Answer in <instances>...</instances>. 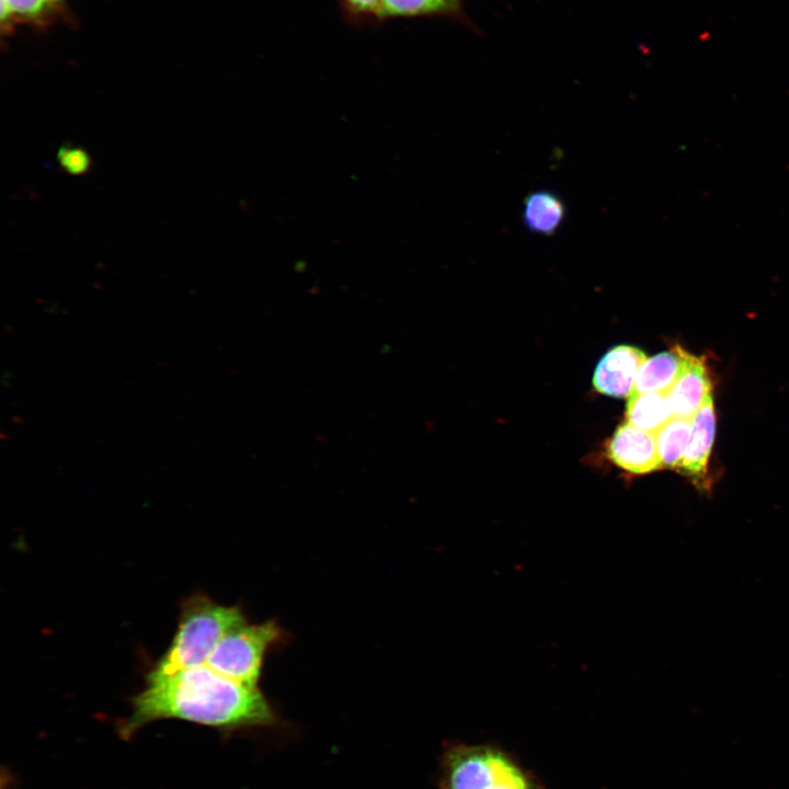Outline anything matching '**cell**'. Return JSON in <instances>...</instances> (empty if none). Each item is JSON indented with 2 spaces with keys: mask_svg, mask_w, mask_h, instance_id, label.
Instances as JSON below:
<instances>
[{
  "mask_svg": "<svg viewBox=\"0 0 789 789\" xmlns=\"http://www.w3.org/2000/svg\"><path fill=\"white\" fill-rule=\"evenodd\" d=\"M163 719L226 732L267 727L277 720L258 687L224 676L207 664L146 677L145 688L132 699V712L119 727V735L132 737L145 725Z\"/></svg>",
  "mask_w": 789,
  "mask_h": 789,
  "instance_id": "6da1fadb",
  "label": "cell"
},
{
  "mask_svg": "<svg viewBox=\"0 0 789 789\" xmlns=\"http://www.w3.org/2000/svg\"><path fill=\"white\" fill-rule=\"evenodd\" d=\"M244 624L247 619L239 606L218 604L202 593L185 598L175 634L146 677L167 676L206 664L222 637Z\"/></svg>",
  "mask_w": 789,
  "mask_h": 789,
  "instance_id": "7a4b0ae2",
  "label": "cell"
},
{
  "mask_svg": "<svg viewBox=\"0 0 789 789\" xmlns=\"http://www.w3.org/2000/svg\"><path fill=\"white\" fill-rule=\"evenodd\" d=\"M437 785L439 789H545L513 753L492 743L444 745Z\"/></svg>",
  "mask_w": 789,
  "mask_h": 789,
  "instance_id": "3957f363",
  "label": "cell"
},
{
  "mask_svg": "<svg viewBox=\"0 0 789 789\" xmlns=\"http://www.w3.org/2000/svg\"><path fill=\"white\" fill-rule=\"evenodd\" d=\"M282 633L274 620L236 627L218 642L206 664L224 676L258 687L264 655Z\"/></svg>",
  "mask_w": 789,
  "mask_h": 789,
  "instance_id": "277c9868",
  "label": "cell"
},
{
  "mask_svg": "<svg viewBox=\"0 0 789 789\" xmlns=\"http://www.w3.org/2000/svg\"><path fill=\"white\" fill-rule=\"evenodd\" d=\"M607 457L619 468L634 474H645L663 468L654 433L639 430L629 423L620 424L606 447Z\"/></svg>",
  "mask_w": 789,
  "mask_h": 789,
  "instance_id": "5b68a950",
  "label": "cell"
},
{
  "mask_svg": "<svg viewBox=\"0 0 789 789\" xmlns=\"http://www.w3.org/2000/svg\"><path fill=\"white\" fill-rule=\"evenodd\" d=\"M645 354L631 345L611 347L598 362L593 375L596 391L615 398L629 397Z\"/></svg>",
  "mask_w": 789,
  "mask_h": 789,
  "instance_id": "8992f818",
  "label": "cell"
},
{
  "mask_svg": "<svg viewBox=\"0 0 789 789\" xmlns=\"http://www.w3.org/2000/svg\"><path fill=\"white\" fill-rule=\"evenodd\" d=\"M716 415L711 395L693 416L689 442L677 470L699 482L707 472L709 455L714 439Z\"/></svg>",
  "mask_w": 789,
  "mask_h": 789,
  "instance_id": "52a82bcc",
  "label": "cell"
},
{
  "mask_svg": "<svg viewBox=\"0 0 789 789\" xmlns=\"http://www.w3.org/2000/svg\"><path fill=\"white\" fill-rule=\"evenodd\" d=\"M710 395L711 381L705 359L689 354L683 371L668 391L674 416L693 419Z\"/></svg>",
  "mask_w": 789,
  "mask_h": 789,
  "instance_id": "ba28073f",
  "label": "cell"
},
{
  "mask_svg": "<svg viewBox=\"0 0 789 789\" xmlns=\"http://www.w3.org/2000/svg\"><path fill=\"white\" fill-rule=\"evenodd\" d=\"M689 354L675 345L670 351L647 358L637 373L629 397L645 392H668L683 371Z\"/></svg>",
  "mask_w": 789,
  "mask_h": 789,
  "instance_id": "9c48e42d",
  "label": "cell"
},
{
  "mask_svg": "<svg viewBox=\"0 0 789 789\" xmlns=\"http://www.w3.org/2000/svg\"><path fill=\"white\" fill-rule=\"evenodd\" d=\"M565 217V204L553 191L536 190L524 199L522 220L525 228L534 235L553 236L563 225Z\"/></svg>",
  "mask_w": 789,
  "mask_h": 789,
  "instance_id": "30bf717a",
  "label": "cell"
},
{
  "mask_svg": "<svg viewBox=\"0 0 789 789\" xmlns=\"http://www.w3.org/2000/svg\"><path fill=\"white\" fill-rule=\"evenodd\" d=\"M674 416L668 392H645L629 397L626 422L650 433H656Z\"/></svg>",
  "mask_w": 789,
  "mask_h": 789,
  "instance_id": "8fae6325",
  "label": "cell"
},
{
  "mask_svg": "<svg viewBox=\"0 0 789 789\" xmlns=\"http://www.w3.org/2000/svg\"><path fill=\"white\" fill-rule=\"evenodd\" d=\"M691 420L673 416L656 433V445L663 468H677L691 432Z\"/></svg>",
  "mask_w": 789,
  "mask_h": 789,
  "instance_id": "7c38bea8",
  "label": "cell"
},
{
  "mask_svg": "<svg viewBox=\"0 0 789 789\" xmlns=\"http://www.w3.org/2000/svg\"><path fill=\"white\" fill-rule=\"evenodd\" d=\"M462 0H382V21L427 15L458 16Z\"/></svg>",
  "mask_w": 789,
  "mask_h": 789,
  "instance_id": "4fadbf2b",
  "label": "cell"
},
{
  "mask_svg": "<svg viewBox=\"0 0 789 789\" xmlns=\"http://www.w3.org/2000/svg\"><path fill=\"white\" fill-rule=\"evenodd\" d=\"M60 0H1V21L4 23L12 15L20 18H39L53 8Z\"/></svg>",
  "mask_w": 789,
  "mask_h": 789,
  "instance_id": "5bb4252c",
  "label": "cell"
},
{
  "mask_svg": "<svg viewBox=\"0 0 789 789\" xmlns=\"http://www.w3.org/2000/svg\"><path fill=\"white\" fill-rule=\"evenodd\" d=\"M57 161L60 167L71 175H82L91 167L89 153L79 147L69 145L61 146L57 152Z\"/></svg>",
  "mask_w": 789,
  "mask_h": 789,
  "instance_id": "9a60e30c",
  "label": "cell"
},
{
  "mask_svg": "<svg viewBox=\"0 0 789 789\" xmlns=\"http://www.w3.org/2000/svg\"><path fill=\"white\" fill-rule=\"evenodd\" d=\"M352 18L382 21V0H341Z\"/></svg>",
  "mask_w": 789,
  "mask_h": 789,
  "instance_id": "2e32d148",
  "label": "cell"
}]
</instances>
